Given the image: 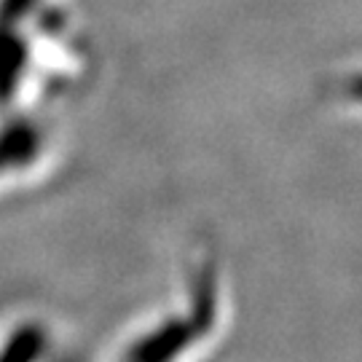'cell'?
Listing matches in <instances>:
<instances>
[{"label": "cell", "mask_w": 362, "mask_h": 362, "mask_svg": "<svg viewBox=\"0 0 362 362\" xmlns=\"http://www.w3.org/2000/svg\"><path fill=\"white\" fill-rule=\"evenodd\" d=\"M27 3H30V0H8V8H22V6H27Z\"/></svg>", "instance_id": "2"}, {"label": "cell", "mask_w": 362, "mask_h": 362, "mask_svg": "<svg viewBox=\"0 0 362 362\" xmlns=\"http://www.w3.org/2000/svg\"><path fill=\"white\" fill-rule=\"evenodd\" d=\"M349 94L351 97H357V100H362V76L354 78V81L349 83Z\"/></svg>", "instance_id": "1"}]
</instances>
